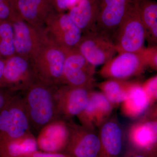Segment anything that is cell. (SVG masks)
I'll list each match as a JSON object with an SVG mask.
<instances>
[{"label": "cell", "instance_id": "cell-1", "mask_svg": "<svg viewBox=\"0 0 157 157\" xmlns=\"http://www.w3.org/2000/svg\"><path fill=\"white\" fill-rule=\"evenodd\" d=\"M58 87L37 79L21 93L28 115L31 132L36 136L46 124L60 118L56 97Z\"/></svg>", "mask_w": 157, "mask_h": 157}, {"label": "cell", "instance_id": "cell-2", "mask_svg": "<svg viewBox=\"0 0 157 157\" xmlns=\"http://www.w3.org/2000/svg\"><path fill=\"white\" fill-rule=\"evenodd\" d=\"M68 50L44 34L30 59L37 79L55 86L64 85L63 70Z\"/></svg>", "mask_w": 157, "mask_h": 157}, {"label": "cell", "instance_id": "cell-3", "mask_svg": "<svg viewBox=\"0 0 157 157\" xmlns=\"http://www.w3.org/2000/svg\"><path fill=\"white\" fill-rule=\"evenodd\" d=\"M145 33L137 0H134L119 27L113 42L118 54L138 52L145 48Z\"/></svg>", "mask_w": 157, "mask_h": 157}, {"label": "cell", "instance_id": "cell-4", "mask_svg": "<svg viewBox=\"0 0 157 157\" xmlns=\"http://www.w3.org/2000/svg\"><path fill=\"white\" fill-rule=\"evenodd\" d=\"M31 131L21 93L15 94L0 111V139H14Z\"/></svg>", "mask_w": 157, "mask_h": 157}, {"label": "cell", "instance_id": "cell-5", "mask_svg": "<svg viewBox=\"0 0 157 157\" xmlns=\"http://www.w3.org/2000/svg\"><path fill=\"white\" fill-rule=\"evenodd\" d=\"M37 79L30 59L15 54L5 60L0 87L22 93Z\"/></svg>", "mask_w": 157, "mask_h": 157}, {"label": "cell", "instance_id": "cell-6", "mask_svg": "<svg viewBox=\"0 0 157 157\" xmlns=\"http://www.w3.org/2000/svg\"><path fill=\"white\" fill-rule=\"evenodd\" d=\"M46 36L62 48L68 50H76L82 33L68 15L55 12L45 23Z\"/></svg>", "mask_w": 157, "mask_h": 157}, {"label": "cell", "instance_id": "cell-7", "mask_svg": "<svg viewBox=\"0 0 157 157\" xmlns=\"http://www.w3.org/2000/svg\"><path fill=\"white\" fill-rule=\"evenodd\" d=\"M134 0H101L94 30L113 42Z\"/></svg>", "mask_w": 157, "mask_h": 157}, {"label": "cell", "instance_id": "cell-8", "mask_svg": "<svg viewBox=\"0 0 157 157\" xmlns=\"http://www.w3.org/2000/svg\"><path fill=\"white\" fill-rule=\"evenodd\" d=\"M145 48L140 52L119 54L103 65L99 73L104 78L123 81L138 75L147 67Z\"/></svg>", "mask_w": 157, "mask_h": 157}, {"label": "cell", "instance_id": "cell-9", "mask_svg": "<svg viewBox=\"0 0 157 157\" xmlns=\"http://www.w3.org/2000/svg\"><path fill=\"white\" fill-rule=\"evenodd\" d=\"M76 50L95 67L104 65L117 53L112 40L94 31L82 34Z\"/></svg>", "mask_w": 157, "mask_h": 157}, {"label": "cell", "instance_id": "cell-10", "mask_svg": "<svg viewBox=\"0 0 157 157\" xmlns=\"http://www.w3.org/2000/svg\"><path fill=\"white\" fill-rule=\"evenodd\" d=\"M90 88L64 84L56 90L57 105L59 117L65 120H72L82 112L88 101Z\"/></svg>", "mask_w": 157, "mask_h": 157}, {"label": "cell", "instance_id": "cell-11", "mask_svg": "<svg viewBox=\"0 0 157 157\" xmlns=\"http://www.w3.org/2000/svg\"><path fill=\"white\" fill-rule=\"evenodd\" d=\"M95 68L77 50H68L64 67V84L91 89L94 84Z\"/></svg>", "mask_w": 157, "mask_h": 157}, {"label": "cell", "instance_id": "cell-12", "mask_svg": "<svg viewBox=\"0 0 157 157\" xmlns=\"http://www.w3.org/2000/svg\"><path fill=\"white\" fill-rule=\"evenodd\" d=\"M70 131L69 142L64 152L74 157H97L100 151L99 135L94 129L67 121Z\"/></svg>", "mask_w": 157, "mask_h": 157}, {"label": "cell", "instance_id": "cell-13", "mask_svg": "<svg viewBox=\"0 0 157 157\" xmlns=\"http://www.w3.org/2000/svg\"><path fill=\"white\" fill-rule=\"evenodd\" d=\"M9 21L13 28L16 54L30 59L41 42L44 28H36L17 14Z\"/></svg>", "mask_w": 157, "mask_h": 157}, {"label": "cell", "instance_id": "cell-14", "mask_svg": "<svg viewBox=\"0 0 157 157\" xmlns=\"http://www.w3.org/2000/svg\"><path fill=\"white\" fill-rule=\"evenodd\" d=\"M70 136L67 121L56 119L42 128L37 134L36 138L39 150L49 152H64Z\"/></svg>", "mask_w": 157, "mask_h": 157}, {"label": "cell", "instance_id": "cell-15", "mask_svg": "<svg viewBox=\"0 0 157 157\" xmlns=\"http://www.w3.org/2000/svg\"><path fill=\"white\" fill-rule=\"evenodd\" d=\"M15 12L36 28L42 29L49 16L56 12L51 0H13Z\"/></svg>", "mask_w": 157, "mask_h": 157}, {"label": "cell", "instance_id": "cell-16", "mask_svg": "<svg viewBox=\"0 0 157 157\" xmlns=\"http://www.w3.org/2000/svg\"><path fill=\"white\" fill-rule=\"evenodd\" d=\"M112 109V104L103 93L91 91L86 107L77 117L82 126L93 129L106 121Z\"/></svg>", "mask_w": 157, "mask_h": 157}, {"label": "cell", "instance_id": "cell-17", "mask_svg": "<svg viewBox=\"0 0 157 157\" xmlns=\"http://www.w3.org/2000/svg\"><path fill=\"white\" fill-rule=\"evenodd\" d=\"M129 140L134 149L147 155H151L157 147L156 121H147L135 124L131 130Z\"/></svg>", "mask_w": 157, "mask_h": 157}, {"label": "cell", "instance_id": "cell-18", "mask_svg": "<svg viewBox=\"0 0 157 157\" xmlns=\"http://www.w3.org/2000/svg\"><path fill=\"white\" fill-rule=\"evenodd\" d=\"M99 136L100 151L97 157H118L122 147V132L115 121H105L101 126Z\"/></svg>", "mask_w": 157, "mask_h": 157}, {"label": "cell", "instance_id": "cell-19", "mask_svg": "<svg viewBox=\"0 0 157 157\" xmlns=\"http://www.w3.org/2000/svg\"><path fill=\"white\" fill-rule=\"evenodd\" d=\"M101 0H80L69 10L71 19L82 34L94 30Z\"/></svg>", "mask_w": 157, "mask_h": 157}, {"label": "cell", "instance_id": "cell-20", "mask_svg": "<svg viewBox=\"0 0 157 157\" xmlns=\"http://www.w3.org/2000/svg\"><path fill=\"white\" fill-rule=\"evenodd\" d=\"M39 150L32 132L14 139H0V157H23Z\"/></svg>", "mask_w": 157, "mask_h": 157}, {"label": "cell", "instance_id": "cell-21", "mask_svg": "<svg viewBox=\"0 0 157 157\" xmlns=\"http://www.w3.org/2000/svg\"><path fill=\"white\" fill-rule=\"evenodd\" d=\"M150 104L142 86L130 83L127 98L122 103V109L127 116L137 117L146 110Z\"/></svg>", "mask_w": 157, "mask_h": 157}, {"label": "cell", "instance_id": "cell-22", "mask_svg": "<svg viewBox=\"0 0 157 157\" xmlns=\"http://www.w3.org/2000/svg\"><path fill=\"white\" fill-rule=\"evenodd\" d=\"M140 18L149 46L157 43V3L153 0H137Z\"/></svg>", "mask_w": 157, "mask_h": 157}, {"label": "cell", "instance_id": "cell-23", "mask_svg": "<svg viewBox=\"0 0 157 157\" xmlns=\"http://www.w3.org/2000/svg\"><path fill=\"white\" fill-rule=\"evenodd\" d=\"M130 83L123 80L109 79L99 84L98 87L113 105L122 104L125 101Z\"/></svg>", "mask_w": 157, "mask_h": 157}, {"label": "cell", "instance_id": "cell-24", "mask_svg": "<svg viewBox=\"0 0 157 157\" xmlns=\"http://www.w3.org/2000/svg\"><path fill=\"white\" fill-rule=\"evenodd\" d=\"M15 54L12 25L9 21H0V59L6 60Z\"/></svg>", "mask_w": 157, "mask_h": 157}, {"label": "cell", "instance_id": "cell-25", "mask_svg": "<svg viewBox=\"0 0 157 157\" xmlns=\"http://www.w3.org/2000/svg\"><path fill=\"white\" fill-rule=\"evenodd\" d=\"M13 0H0V21H10L15 14Z\"/></svg>", "mask_w": 157, "mask_h": 157}, {"label": "cell", "instance_id": "cell-26", "mask_svg": "<svg viewBox=\"0 0 157 157\" xmlns=\"http://www.w3.org/2000/svg\"><path fill=\"white\" fill-rule=\"evenodd\" d=\"M141 86L151 104L155 101L157 96V76L149 78Z\"/></svg>", "mask_w": 157, "mask_h": 157}, {"label": "cell", "instance_id": "cell-27", "mask_svg": "<svg viewBox=\"0 0 157 157\" xmlns=\"http://www.w3.org/2000/svg\"><path fill=\"white\" fill-rule=\"evenodd\" d=\"M145 57L147 66L154 70L157 68V47L149 46L145 48Z\"/></svg>", "mask_w": 157, "mask_h": 157}, {"label": "cell", "instance_id": "cell-28", "mask_svg": "<svg viewBox=\"0 0 157 157\" xmlns=\"http://www.w3.org/2000/svg\"><path fill=\"white\" fill-rule=\"evenodd\" d=\"M26 157H74L65 152H49L38 150L28 155Z\"/></svg>", "mask_w": 157, "mask_h": 157}, {"label": "cell", "instance_id": "cell-29", "mask_svg": "<svg viewBox=\"0 0 157 157\" xmlns=\"http://www.w3.org/2000/svg\"><path fill=\"white\" fill-rule=\"evenodd\" d=\"M17 93H18L14 92L8 89L0 87V111L12 97Z\"/></svg>", "mask_w": 157, "mask_h": 157}, {"label": "cell", "instance_id": "cell-30", "mask_svg": "<svg viewBox=\"0 0 157 157\" xmlns=\"http://www.w3.org/2000/svg\"><path fill=\"white\" fill-rule=\"evenodd\" d=\"M56 11L58 13H64L69 10L71 0H51Z\"/></svg>", "mask_w": 157, "mask_h": 157}, {"label": "cell", "instance_id": "cell-31", "mask_svg": "<svg viewBox=\"0 0 157 157\" xmlns=\"http://www.w3.org/2000/svg\"><path fill=\"white\" fill-rule=\"evenodd\" d=\"M124 157H148L147 155L141 152L138 151L136 150H132L128 152L127 153Z\"/></svg>", "mask_w": 157, "mask_h": 157}, {"label": "cell", "instance_id": "cell-32", "mask_svg": "<svg viewBox=\"0 0 157 157\" xmlns=\"http://www.w3.org/2000/svg\"><path fill=\"white\" fill-rule=\"evenodd\" d=\"M5 60H6L0 59V84L2 78L3 72H4V67H5Z\"/></svg>", "mask_w": 157, "mask_h": 157}, {"label": "cell", "instance_id": "cell-33", "mask_svg": "<svg viewBox=\"0 0 157 157\" xmlns=\"http://www.w3.org/2000/svg\"><path fill=\"white\" fill-rule=\"evenodd\" d=\"M156 157H156H155H155Z\"/></svg>", "mask_w": 157, "mask_h": 157}, {"label": "cell", "instance_id": "cell-34", "mask_svg": "<svg viewBox=\"0 0 157 157\" xmlns=\"http://www.w3.org/2000/svg\"></svg>", "mask_w": 157, "mask_h": 157}]
</instances>
